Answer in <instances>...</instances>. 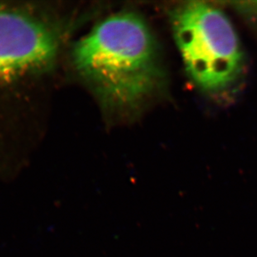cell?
<instances>
[{
    "instance_id": "1",
    "label": "cell",
    "mask_w": 257,
    "mask_h": 257,
    "mask_svg": "<svg viewBox=\"0 0 257 257\" xmlns=\"http://www.w3.org/2000/svg\"><path fill=\"white\" fill-rule=\"evenodd\" d=\"M72 61L98 99L117 109L138 106L163 78L155 40L134 13L114 14L95 25L74 44Z\"/></svg>"
},
{
    "instance_id": "2",
    "label": "cell",
    "mask_w": 257,
    "mask_h": 257,
    "mask_svg": "<svg viewBox=\"0 0 257 257\" xmlns=\"http://www.w3.org/2000/svg\"><path fill=\"white\" fill-rule=\"evenodd\" d=\"M172 29L186 69L202 89L229 87L242 69L237 34L221 10L203 2H188L172 14Z\"/></svg>"
},
{
    "instance_id": "3",
    "label": "cell",
    "mask_w": 257,
    "mask_h": 257,
    "mask_svg": "<svg viewBox=\"0 0 257 257\" xmlns=\"http://www.w3.org/2000/svg\"><path fill=\"white\" fill-rule=\"evenodd\" d=\"M58 47L56 34L45 23L0 7V82L49 67Z\"/></svg>"
}]
</instances>
